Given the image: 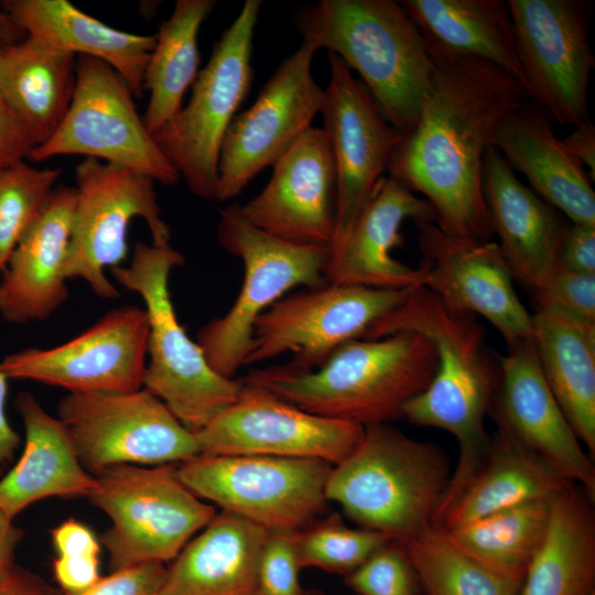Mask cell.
<instances>
[{
  "instance_id": "obj_1",
  "label": "cell",
  "mask_w": 595,
  "mask_h": 595,
  "mask_svg": "<svg viewBox=\"0 0 595 595\" xmlns=\"http://www.w3.org/2000/svg\"><path fill=\"white\" fill-rule=\"evenodd\" d=\"M431 57V90L415 125L401 137L388 173L423 195L443 230L487 241L494 234L484 159L505 120L530 99L519 80L488 62Z\"/></svg>"
},
{
  "instance_id": "obj_2",
  "label": "cell",
  "mask_w": 595,
  "mask_h": 595,
  "mask_svg": "<svg viewBox=\"0 0 595 595\" xmlns=\"http://www.w3.org/2000/svg\"><path fill=\"white\" fill-rule=\"evenodd\" d=\"M403 331L424 335L436 351L432 381L403 407L402 419L445 430L456 439L458 462L442 499L445 505L468 479L489 442L484 421L499 380V357L487 347L475 315L447 307L423 286L414 288L363 338Z\"/></svg>"
},
{
  "instance_id": "obj_3",
  "label": "cell",
  "mask_w": 595,
  "mask_h": 595,
  "mask_svg": "<svg viewBox=\"0 0 595 595\" xmlns=\"http://www.w3.org/2000/svg\"><path fill=\"white\" fill-rule=\"evenodd\" d=\"M436 367L431 340L403 331L349 340L311 371L282 365L240 379L304 411L366 428L402 419L403 407L428 388Z\"/></svg>"
},
{
  "instance_id": "obj_4",
  "label": "cell",
  "mask_w": 595,
  "mask_h": 595,
  "mask_svg": "<svg viewBox=\"0 0 595 595\" xmlns=\"http://www.w3.org/2000/svg\"><path fill=\"white\" fill-rule=\"evenodd\" d=\"M303 41L326 48L356 72L387 121L411 131L431 90L435 65L400 2L321 0L296 18Z\"/></svg>"
},
{
  "instance_id": "obj_5",
  "label": "cell",
  "mask_w": 595,
  "mask_h": 595,
  "mask_svg": "<svg viewBox=\"0 0 595 595\" xmlns=\"http://www.w3.org/2000/svg\"><path fill=\"white\" fill-rule=\"evenodd\" d=\"M451 475L442 447L380 423L333 465L325 495L360 528L402 544L434 522Z\"/></svg>"
},
{
  "instance_id": "obj_6",
  "label": "cell",
  "mask_w": 595,
  "mask_h": 595,
  "mask_svg": "<svg viewBox=\"0 0 595 595\" xmlns=\"http://www.w3.org/2000/svg\"><path fill=\"white\" fill-rule=\"evenodd\" d=\"M183 263V256L171 246L138 242L130 263L111 269V273L121 286L138 293L144 303L149 321L144 389L196 433L238 400L242 382L215 371L178 322L169 278L172 270Z\"/></svg>"
},
{
  "instance_id": "obj_7",
  "label": "cell",
  "mask_w": 595,
  "mask_h": 595,
  "mask_svg": "<svg viewBox=\"0 0 595 595\" xmlns=\"http://www.w3.org/2000/svg\"><path fill=\"white\" fill-rule=\"evenodd\" d=\"M216 237L241 260L244 280L231 307L205 324L196 343L215 371L234 378L244 366L256 320L289 290L328 283L325 270L331 248L294 245L269 235L246 218L239 203L219 210Z\"/></svg>"
},
{
  "instance_id": "obj_8",
  "label": "cell",
  "mask_w": 595,
  "mask_h": 595,
  "mask_svg": "<svg viewBox=\"0 0 595 595\" xmlns=\"http://www.w3.org/2000/svg\"><path fill=\"white\" fill-rule=\"evenodd\" d=\"M93 475L87 498L111 520L100 538L110 572L173 561L217 513L181 482L175 464H119Z\"/></svg>"
},
{
  "instance_id": "obj_9",
  "label": "cell",
  "mask_w": 595,
  "mask_h": 595,
  "mask_svg": "<svg viewBox=\"0 0 595 595\" xmlns=\"http://www.w3.org/2000/svg\"><path fill=\"white\" fill-rule=\"evenodd\" d=\"M260 8V0L245 1L215 43L187 104L153 134L190 192L202 199H216L221 143L249 91Z\"/></svg>"
},
{
  "instance_id": "obj_10",
  "label": "cell",
  "mask_w": 595,
  "mask_h": 595,
  "mask_svg": "<svg viewBox=\"0 0 595 595\" xmlns=\"http://www.w3.org/2000/svg\"><path fill=\"white\" fill-rule=\"evenodd\" d=\"M333 465L313 458L198 455L176 465L181 482L221 511L267 531H296L324 510Z\"/></svg>"
},
{
  "instance_id": "obj_11",
  "label": "cell",
  "mask_w": 595,
  "mask_h": 595,
  "mask_svg": "<svg viewBox=\"0 0 595 595\" xmlns=\"http://www.w3.org/2000/svg\"><path fill=\"white\" fill-rule=\"evenodd\" d=\"M76 199L64 264L66 280L79 278L101 299L120 292L105 274L128 255V230L142 218L156 247L170 246L171 230L161 216L155 181L132 169L86 158L75 169Z\"/></svg>"
},
{
  "instance_id": "obj_12",
  "label": "cell",
  "mask_w": 595,
  "mask_h": 595,
  "mask_svg": "<svg viewBox=\"0 0 595 595\" xmlns=\"http://www.w3.org/2000/svg\"><path fill=\"white\" fill-rule=\"evenodd\" d=\"M127 82L105 62L76 56V83L55 132L29 159L83 155L126 166L164 185L181 177L148 131Z\"/></svg>"
},
{
  "instance_id": "obj_13",
  "label": "cell",
  "mask_w": 595,
  "mask_h": 595,
  "mask_svg": "<svg viewBox=\"0 0 595 595\" xmlns=\"http://www.w3.org/2000/svg\"><path fill=\"white\" fill-rule=\"evenodd\" d=\"M57 414L90 474L119 464H180L201 455L195 433L144 388L68 393Z\"/></svg>"
},
{
  "instance_id": "obj_14",
  "label": "cell",
  "mask_w": 595,
  "mask_h": 595,
  "mask_svg": "<svg viewBox=\"0 0 595 595\" xmlns=\"http://www.w3.org/2000/svg\"><path fill=\"white\" fill-rule=\"evenodd\" d=\"M413 289L327 283L283 296L256 320L244 366L290 353L288 368L314 370L345 343L363 338Z\"/></svg>"
},
{
  "instance_id": "obj_15",
  "label": "cell",
  "mask_w": 595,
  "mask_h": 595,
  "mask_svg": "<svg viewBox=\"0 0 595 595\" xmlns=\"http://www.w3.org/2000/svg\"><path fill=\"white\" fill-rule=\"evenodd\" d=\"M529 99L549 118L577 127L589 120L587 91L595 56L592 3L584 0H507Z\"/></svg>"
},
{
  "instance_id": "obj_16",
  "label": "cell",
  "mask_w": 595,
  "mask_h": 595,
  "mask_svg": "<svg viewBox=\"0 0 595 595\" xmlns=\"http://www.w3.org/2000/svg\"><path fill=\"white\" fill-rule=\"evenodd\" d=\"M316 52L302 41L268 78L255 102L234 117L219 153L217 201L237 197L262 170L272 166L321 113L324 89L312 74Z\"/></svg>"
},
{
  "instance_id": "obj_17",
  "label": "cell",
  "mask_w": 595,
  "mask_h": 595,
  "mask_svg": "<svg viewBox=\"0 0 595 595\" xmlns=\"http://www.w3.org/2000/svg\"><path fill=\"white\" fill-rule=\"evenodd\" d=\"M149 321L144 309L111 310L76 337L51 348H25L6 356L0 372L69 393L132 392L143 387Z\"/></svg>"
},
{
  "instance_id": "obj_18",
  "label": "cell",
  "mask_w": 595,
  "mask_h": 595,
  "mask_svg": "<svg viewBox=\"0 0 595 595\" xmlns=\"http://www.w3.org/2000/svg\"><path fill=\"white\" fill-rule=\"evenodd\" d=\"M241 382L238 400L195 433L202 455L313 458L336 465L364 434L359 424L304 411Z\"/></svg>"
},
{
  "instance_id": "obj_19",
  "label": "cell",
  "mask_w": 595,
  "mask_h": 595,
  "mask_svg": "<svg viewBox=\"0 0 595 595\" xmlns=\"http://www.w3.org/2000/svg\"><path fill=\"white\" fill-rule=\"evenodd\" d=\"M329 79L321 109L337 178L336 223L331 251L350 232L378 182L388 172L401 136L346 64L328 53Z\"/></svg>"
},
{
  "instance_id": "obj_20",
  "label": "cell",
  "mask_w": 595,
  "mask_h": 595,
  "mask_svg": "<svg viewBox=\"0 0 595 595\" xmlns=\"http://www.w3.org/2000/svg\"><path fill=\"white\" fill-rule=\"evenodd\" d=\"M414 224L423 288L452 310L486 318L507 345L531 336L532 314L515 291L497 242L451 235L433 220Z\"/></svg>"
},
{
  "instance_id": "obj_21",
  "label": "cell",
  "mask_w": 595,
  "mask_h": 595,
  "mask_svg": "<svg viewBox=\"0 0 595 595\" xmlns=\"http://www.w3.org/2000/svg\"><path fill=\"white\" fill-rule=\"evenodd\" d=\"M263 190L241 205L261 230L300 246H332L337 178L324 128L311 127L272 165Z\"/></svg>"
},
{
  "instance_id": "obj_22",
  "label": "cell",
  "mask_w": 595,
  "mask_h": 595,
  "mask_svg": "<svg viewBox=\"0 0 595 595\" xmlns=\"http://www.w3.org/2000/svg\"><path fill=\"white\" fill-rule=\"evenodd\" d=\"M488 413L497 428L534 452L595 499V466L564 416L539 366L531 337L507 345Z\"/></svg>"
},
{
  "instance_id": "obj_23",
  "label": "cell",
  "mask_w": 595,
  "mask_h": 595,
  "mask_svg": "<svg viewBox=\"0 0 595 595\" xmlns=\"http://www.w3.org/2000/svg\"><path fill=\"white\" fill-rule=\"evenodd\" d=\"M433 220L436 215L424 198L391 176H383L344 242L331 251L325 270L328 283L379 290L422 286V273L391 256L402 246L401 226Z\"/></svg>"
},
{
  "instance_id": "obj_24",
  "label": "cell",
  "mask_w": 595,
  "mask_h": 595,
  "mask_svg": "<svg viewBox=\"0 0 595 595\" xmlns=\"http://www.w3.org/2000/svg\"><path fill=\"white\" fill-rule=\"evenodd\" d=\"M75 187L58 185L12 251L0 282V315L11 324L50 317L67 299Z\"/></svg>"
},
{
  "instance_id": "obj_25",
  "label": "cell",
  "mask_w": 595,
  "mask_h": 595,
  "mask_svg": "<svg viewBox=\"0 0 595 595\" xmlns=\"http://www.w3.org/2000/svg\"><path fill=\"white\" fill-rule=\"evenodd\" d=\"M483 186L500 252L512 278L531 290L558 267L569 224L519 181L495 145L484 159Z\"/></svg>"
},
{
  "instance_id": "obj_26",
  "label": "cell",
  "mask_w": 595,
  "mask_h": 595,
  "mask_svg": "<svg viewBox=\"0 0 595 595\" xmlns=\"http://www.w3.org/2000/svg\"><path fill=\"white\" fill-rule=\"evenodd\" d=\"M495 147L527 177L534 193L572 224L595 226L592 180L555 136L541 106L528 100L510 115L497 132Z\"/></svg>"
},
{
  "instance_id": "obj_27",
  "label": "cell",
  "mask_w": 595,
  "mask_h": 595,
  "mask_svg": "<svg viewBox=\"0 0 595 595\" xmlns=\"http://www.w3.org/2000/svg\"><path fill=\"white\" fill-rule=\"evenodd\" d=\"M572 484L534 452L497 429L473 473L436 513L434 523L451 530L511 507L549 500Z\"/></svg>"
},
{
  "instance_id": "obj_28",
  "label": "cell",
  "mask_w": 595,
  "mask_h": 595,
  "mask_svg": "<svg viewBox=\"0 0 595 595\" xmlns=\"http://www.w3.org/2000/svg\"><path fill=\"white\" fill-rule=\"evenodd\" d=\"M25 429L23 453L0 479V509L14 519L30 505L47 497L88 496L97 485L79 462L67 430L30 392L14 401Z\"/></svg>"
},
{
  "instance_id": "obj_29",
  "label": "cell",
  "mask_w": 595,
  "mask_h": 595,
  "mask_svg": "<svg viewBox=\"0 0 595 595\" xmlns=\"http://www.w3.org/2000/svg\"><path fill=\"white\" fill-rule=\"evenodd\" d=\"M0 3L29 37L75 56L105 62L127 82L134 96H142L155 34L113 29L68 0H4Z\"/></svg>"
},
{
  "instance_id": "obj_30",
  "label": "cell",
  "mask_w": 595,
  "mask_h": 595,
  "mask_svg": "<svg viewBox=\"0 0 595 595\" xmlns=\"http://www.w3.org/2000/svg\"><path fill=\"white\" fill-rule=\"evenodd\" d=\"M268 533L232 513H216L167 566L160 595H256Z\"/></svg>"
},
{
  "instance_id": "obj_31",
  "label": "cell",
  "mask_w": 595,
  "mask_h": 595,
  "mask_svg": "<svg viewBox=\"0 0 595 595\" xmlns=\"http://www.w3.org/2000/svg\"><path fill=\"white\" fill-rule=\"evenodd\" d=\"M400 4L418 26L431 56L488 62L526 89L506 1L402 0Z\"/></svg>"
},
{
  "instance_id": "obj_32",
  "label": "cell",
  "mask_w": 595,
  "mask_h": 595,
  "mask_svg": "<svg viewBox=\"0 0 595 595\" xmlns=\"http://www.w3.org/2000/svg\"><path fill=\"white\" fill-rule=\"evenodd\" d=\"M594 500L576 484L550 500L547 531L517 595H595Z\"/></svg>"
},
{
  "instance_id": "obj_33",
  "label": "cell",
  "mask_w": 595,
  "mask_h": 595,
  "mask_svg": "<svg viewBox=\"0 0 595 595\" xmlns=\"http://www.w3.org/2000/svg\"><path fill=\"white\" fill-rule=\"evenodd\" d=\"M542 375L576 437L595 455V324L532 314Z\"/></svg>"
},
{
  "instance_id": "obj_34",
  "label": "cell",
  "mask_w": 595,
  "mask_h": 595,
  "mask_svg": "<svg viewBox=\"0 0 595 595\" xmlns=\"http://www.w3.org/2000/svg\"><path fill=\"white\" fill-rule=\"evenodd\" d=\"M76 83V56L26 37L0 46V96L39 145L58 128Z\"/></svg>"
},
{
  "instance_id": "obj_35",
  "label": "cell",
  "mask_w": 595,
  "mask_h": 595,
  "mask_svg": "<svg viewBox=\"0 0 595 595\" xmlns=\"http://www.w3.org/2000/svg\"><path fill=\"white\" fill-rule=\"evenodd\" d=\"M215 4L213 0H177L155 33L143 80L150 93L143 121L152 136L182 108L199 73L198 32Z\"/></svg>"
},
{
  "instance_id": "obj_36",
  "label": "cell",
  "mask_w": 595,
  "mask_h": 595,
  "mask_svg": "<svg viewBox=\"0 0 595 595\" xmlns=\"http://www.w3.org/2000/svg\"><path fill=\"white\" fill-rule=\"evenodd\" d=\"M402 547L424 595L518 594L521 580L507 576L474 556L434 522Z\"/></svg>"
},
{
  "instance_id": "obj_37",
  "label": "cell",
  "mask_w": 595,
  "mask_h": 595,
  "mask_svg": "<svg viewBox=\"0 0 595 595\" xmlns=\"http://www.w3.org/2000/svg\"><path fill=\"white\" fill-rule=\"evenodd\" d=\"M551 499L511 507L447 532L474 556L522 581L547 531Z\"/></svg>"
},
{
  "instance_id": "obj_38",
  "label": "cell",
  "mask_w": 595,
  "mask_h": 595,
  "mask_svg": "<svg viewBox=\"0 0 595 595\" xmlns=\"http://www.w3.org/2000/svg\"><path fill=\"white\" fill-rule=\"evenodd\" d=\"M293 541L302 569L346 576L391 540L372 530L350 528L332 513L294 531Z\"/></svg>"
},
{
  "instance_id": "obj_39",
  "label": "cell",
  "mask_w": 595,
  "mask_h": 595,
  "mask_svg": "<svg viewBox=\"0 0 595 595\" xmlns=\"http://www.w3.org/2000/svg\"><path fill=\"white\" fill-rule=\"evenodd\" d=\"M62 170L25 161L0 167V273L28 228L39 217Z\"/></svg>"
},
{
  "instance_id": "obj_40",
  "label": "cell",
  "mask_w": 595,
  "mask_h": 595,
  "mask_svg": "<svg viewBox=\"0 0 595 595\" xmlns=\"http://www.w3.org/2000/svg\"><path fill=\"white\" fill-rule=\"evenodd\" d=\"M357 595H424L402 544L389 541L344 578Z\"/></svg>"
},
{
  "instance_id": "obj_41",
  "label": "cell",
  "mask_w": 595,
  "mask_h": 595,
  "mask_svg": "<svg viewBox=\"0 0 595 595\" xmlns=\"http://www.w3.org/2000/svg\"><path fill=\"white\" fill-rule=\"evenodd\" d=\"M536 311L581 324H595V274L556 267L530 290Z\"/></svg>"
},
{
  "instance_id": "obj_42",
  "label": "cell",
  "mask_w": 595,
  "mask_h": 595,
  "mask_svg": "<svg viewBox=\"0 0 595 595\" xmlns=\"http://www.w3.org/2000/svg\"><path fill=\"white\" fill-rule=\"evenodd\" d=\"M293 533L269 531L259 559L256 595H303Z\"/></svg>"
},
{
  "instance_id": "obj_43",
  "label": "cell",
  "mask_w": 595,
  "mask_h": 595,
  "mask_svg": "<svg viewBox=\"0 0 595 595\" xmlns=\"http://www.w3.org/2000/svg\"><path fill=\"white\" fill-rule=\"evenodd\" d=\"M166 569L165 564L149 563L117 570L83 591L63 595H160Z\"/></svg>"
},
{
  "instance_id": "obj_44",
  "label": "cell",
  "mask_w": 595,
  "mask_h": 595,
  "mask_svg": "<svg viewBox=\"0 0 595 595\" xmlns=\"http://www.w3.org/2000/svg\"><path fill=\"white\" fill-rule=\"evenodd\" d=\"M558 267L595 274V226L569 224L559 251Z\"/></svg>"
},
{
  "instance_id": "obj_45",
  "label": "cell",
  "mask_w": 595,
  "mask_h": 595,
  "mask_svg": "<svg viewBox=\"0 0 595 595\" xmlns=\"http://www.w3.org/2000/svg\"><path fill=\"white\" fill-rule=\"evenodd\" d=\"M37 145L28 127L0 96V167L24 161Z\"/></svg>"
},
{
  "instance_id": "obj_46",
  "label": "cell",
  "mask_w": 595,
  "mask_h": 595,
  "mask_svg": "<svg viewBox=\"0 0 595 595\" xmlns=\"http://www.w3.org/2000/svg\"><path fill=\"white\" fill-rule=\"evenodd\" d=\"M54 577L66 593L79 592L96 583L99 574V554H60L53 563Z\"/></svg>"
},
{
  "instance_id": "obj_47",
  "label": "cell",
  "mask_w": 595,
  "mask_h": 595,
  "mask_svg": "<svg viewBox=\"0 0 595 595\" xmlns=\"http://www.w3.org/2000/svg\"><path fill=\"white\" fill-rule=\"evenodd\" d=\"M0 595H54L35 574L13 564L0 574Z\"/></svg>"
},
{
  "instance_id": "obj_48",
  "label": "cell",
  "mask_w": 595,
  "mask_h": 595,
  "mask_svg": "<svg viewBox=\"0 0 595 595\" xmlns=\"http://www.w3.org/2000/svg\"><path fill=\"white\" fill-rule=\"evenodd\" d=\"M567 150L587 167L592 182L595 180V126L591 120L575 127V130L562 139Z\"/></svg>"
},
{
  "instance_id": "obj_49",
  "label": "cell",
  "mask_w": 595,
  "mask_h": 595,
  "mask_svg": "<svg viewBox=\"0 0 595 595\" xmlns=\"http://www.w3.org/2000/svg\"><path fill=\"white\" fill-rule=\"evenodd\" d=\"M8 380L0 372V465L10 461L20 445V436L10 425L6 412Z\"/></svg>"
},
{
  "instance_id": "obj_50",
  "label": "cell",
  "mask_w": 595,
  "mask_h": 595,
  "mask_svg": "<svg viewBox=\"0 0 595 595\" xmlns=\"http://www.w3.org/2000/svg\"><path fill=\"white\" fill-rule=\"evenodd\" d=\"M23 534V530L14 524L13 519L0 509V574L14 564L15 549Z\"/></svg>"
},
{
  "instance_id": "obj_51",
  "label": "cell",
  "mask_w": 595,
  "mask_h": 595,
  "mask_svg": "<svg viewBox=\"0 0 595 595\" xmlns=\"http://www.w3.org/2000/svg\"><path fill=\"white\" fill-rule=\"evenodd\" d=\"M28 34L9 17L0 4V46L23 42Z\"/></svg>"
},
{
  "instance_id": "obj_52",
  "label": "cell",
  "mask_w": 595,
  "mask_h": 595,
  "mask_svg": "<svg viewBox=\"0 0 595 595\" xmlns=\"http://www.w3.org/2000/svg\"><path fill=\"white\" fill-rule=\"evenodd\" d=\"M303 595H325L322 591L316 588L305 589Z\"/></svg>"
}]
</instances>
